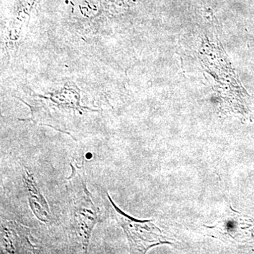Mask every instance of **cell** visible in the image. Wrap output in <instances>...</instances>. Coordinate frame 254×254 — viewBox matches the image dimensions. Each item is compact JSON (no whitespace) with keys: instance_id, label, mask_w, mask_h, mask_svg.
<instances>
[{"instance_id":"6da1fadb","label":"cell","mask_w":254,"mask_h":254,"mask_svg":"<svg viewBox=\"0 0 254 254\" xmlns=\"http://www.w3.org/2000/svg\"><path fill=\"white\" fill-rule=\"evenodd\" d=\"M71 175L67 178L66 191L69 211V230L71 240L87 252L92 232L100 218V209L95 205L86 185L84 164H70Z\"/></svg>"},{"instance_id":"7a4b0ae2","label":"cell","mask_w":254,"mask_h":254,"mask_svg":"<svg viewBox=\"0 0 254 254\" xmlns=\"http://www.w3.org/2000/svg\"><path fill=\"white\" fill-rule=\"evenodd\" d=\"M112 215L126 233L131 253H146L155 246L170 244L152 220H137L118 208L107 193Z\"/></svg>"},{"instance_id":"3957f363","label":"cell","mask_w":254,"mask_h":254,"mask_svg":"<svg viewBox=\"0 0 254 254\" xmlns=\"http://www.w3.org/2000/svg\"><path fill=\"white\" fill-rule=\"evenodd\" d=\"M29 229L15 221H6L1 224V253H31L36 250L31 242Z\"/></svg>"},{"instance_id":"277c9868","label":"cell","mask_w":254,"mask_h":254,"mask_svg":"<svg viewBox=\"0 0 254 254\" xmlns=\"http://www.w3.org/2000/svg\"><path fill=\"white\" fill-rule=\"evenodd\" d=\"M25 185L27 188L28 200L33 213L41 222H48L50 219V209L43 195L41 194L36 181L27 170L23 177Z\"/></svg>"}]
</instances>
